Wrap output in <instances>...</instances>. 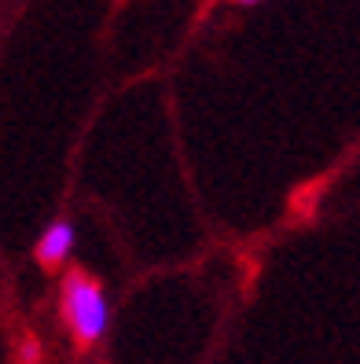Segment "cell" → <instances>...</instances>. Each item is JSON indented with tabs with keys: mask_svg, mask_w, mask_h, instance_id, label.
<instances>
[{
	"mask_svg": "<svg viewBox=\"0 0 360 364\" xmlns=\"http://www.w3.org/2000/svg\"><path fill=\"white\" fill-rule=\"evenodd\" d=\"M70 250H74V225L70 221H55L45 228V235L37 240L33 247V258L40 269H59L62 262L70 258Z\"/></svg>",
	"mask_w": 360,
	"mask_h": 364,
	"instance_id": "7a4b0ae2",
	"label": "cell"
},
{
	"mask_svg": "<svg viewBox=\"0 0 360 364\" xmlns=\"http://www.w3.org/2000/svg\"><path fill=\"white\" fill-rule=\"evenodd\" d=\"M59 306H62L67 328L77 338V346H96V342L103 338L107 320H111V309H107V298H103V287L92 280L89 272L74 269V272L62 276Z\"/></svg>",
	"mask_w": 360,
	"mask_h": 364,
	"instance_id": "6da1fadb",
	"label": "cell"
},
{
	"mask_svg": "<svg viewBox=\"0 0 360 364\" xmlns=\"http://www.w3.org/2000/svg\"><path fill=\"white\" fill-rule=\"evenodd\" d=\"M18 364H40V342L37 335H26L18 342Z\"/></svg>",
	"mask_w": 360,
	"mask_h": 364,
	"instance_id": "3957f363",
	"label": "cell"
},
{
	"mask_svg": "<svg viewBox=\"0 0 360 364\" xmlns=\"http://www.w3.org/2000/svg\"><path fill=\"white\" fill-rule=\"evenodd\" d=\"M236 4H258V0H236Z\"/></svg>",
	"mask_w": 360,
	"mask_h": 364,
	"instance_id": "277c9868",
	"label": "cell"
}]
</instances>
